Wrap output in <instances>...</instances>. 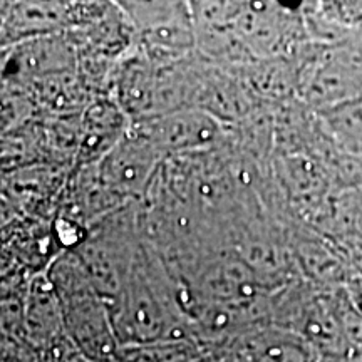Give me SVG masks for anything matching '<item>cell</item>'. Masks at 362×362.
I'll return each mask as SVG.
<instances>
[{"label":"cell","mask_w":362,"mask_h":362,"mask_svg":"<svg viewBox=\"0 0 362 362\" xmlns=\"http://www.w3.org/2000/svg\"><path fill=\"white\" fill-rule=\"evenodd\" d=\"M327 121L339 138L351 149L362 153V98L330 107Z\"/></svg>","instance_id":"cell-12"},{"label":"cell","mask_w":362,"mask_h":362,"mask_svg":"<svg viewBox=\"0 0 362 362\" xmlns=\"http://www.w3.org/2000/svg\"><path fill=\"white\" fill-rule=\"evenodd\" d=\"M143 252L126 275L110 309L117 341L123 347L187 341L189 324L180 302V287L158 275Z\"/></svg>","instance_id":"cell-1"},{"label":"cell","mask_w":362,"mask_h":362,"mask_svg":"<svg viewBox=\"0 0 362 362\" xmlns=\"http://www.w3.org/2000/svg\"><path fill=\"white\" fill-rule=\"evenodd\" d=\"M13 206L12 202L8 200L7 194L2 192V188H0V228L2 226H6L8 221L13 218Z\"/></svg>","instance_id":"cell-14"},{"label":"cell","mask_w":362,"mask_h":362,"mask_svg":"<svg viewBox=\"0 0 362 362\" xmlns=\"http://www.w3.org/2000/svg\"><path fill=\"white\" fill-rule=\"evenodd\" d=\"M297 86L310 103L336 107L362 98L361 45L336 44L307 62Z\"/></svg>","instance_id":"cell-5"},{"label":"cell","mask_w":362,"mask_h":362,"mask_svg":"<svg viewBox=\"0 0 362 362\" xmlns=\"http://www.w3.org/2000/svg\"><path fill=\"white\" fill-rule=\"evenodd\" d=\"M161 160L156 148L129 131L94 168L103 187L119 202H126L144 197Z\"/></svg>","instance_id":"cell-8"},{"label":"cell","mask_w":362,"mask_h":362,"mask_svg":"<svg viewBox=\"0 0 362 362\" xmlns=\"http://www.w3.org/2000/svg\"><path fill=\"white\" fill-rule=\"evenodd\" d=\"M134 34V52L151 64L170 67L197 51L192 4L117 2Z\"/></svg>","instance_id":"cell-3"},{"label":"cell","mask_w":362,"mask_h":362,"mask_svg":"<svg viewBox=\"0 0 362 362\" xmlns=\"http://www.w3.org/2000/svg\"><path fill=\"white\" fill-rule=\"evenodd\" d=\"M107 8V2H11L0 27V49L84 29Z\"/></svg>","instance_id":"cell-4"},{"label":"cell","mask_w":362,"mask_h":362,"mask_svg":"<svg viewBox=\"0 0 362 362\" xmlns=\"http://www.w3.org/2000/svg\"><path fill=\"white\" fill-rule=\"evenodd\" d=\"M361 220H362V216H361Z\"/></svg>","instance_id":"cell-16"},{"label":"cell","mask_w":362,"mask_h":362,"mask_svg":"<svg viewBox=\"0 0 362 362\" xmlns=\"http://www.w3.org/2000/svg\"><path fill=\"white\" fill-rule=\"evenodd\" d=\"M131 131V119L111 96H96L79 116L76 170L96 166Z\"/></svg>","instance_id":"cell-9"},{"label":"cell","mask_w":362,"mask_h":362,"mask_svg":"<svg viewBox=\"0 0 362 362\" xmlns=\"http://www.w3.org/2000/svg\"><path fill=\"white\" fill-rule=\"evenodd\" d=\"M230 29L247 56L274 61L296 42L293 11L274 2H237Z\"/></svg>","instance_id":"cell-6"},{"label":"cell","mask_w":362,"mask_h":362,"mask_svg":"<svg viewBox=\"0 0 362 362\" xmlns=\"http://www.w3.org/2000/svg\"><path fill=\"white\" fill-rule=\"evenodd\" d=\"M131 133L148 141L163 156L183 155L214 146L220 138L221 124L205 111L187 107L136 121L131 124Z\"/></svg>","instance_id":"cell-7"},{"label":"cell","mask_w":362,"mask_h":362,"mask_svg":"<svg viewBox=\"0 0 362 362\" xmlns=\"http://www.w3.org/2000/svg\"><path fill=\"white\" fill-rule=\"evenodd\" d=\"M8 4L11 2H0V27H2V22L6 19V13L8 11Z\"/></svg>","instance_id":"cell-15"},{"label":"cell","mask_w":362,"mask_h":362,"mask_svg":"<svg viewBox=\"0 0 362 362\" xmlns=\"http://www.w3.org/2000/svg\"><path fill=\"white\" fill-rule=\"evenodd\" d=\"M29 112L30 104L21 94L0 93V138L22 129Z\"/></svg>","instance_id":"cell-13"},{"label":"cell","mask_w":362,"mask_h":362,"mask_svg":"<svg viewBox=\"0 0 362 362\" xmlns=\"http://www.w3.org/2000/svg\"><path fill=\"white\" fill-rule=\"evenodd\" d=\"M47 277L62 310L64 330L89 362H121L123 346L117 341L107 300L94 288L72 252L51 265Z\"/></svg>","instance_id":"cell-2"},{"label":"cell","mask_w":362,"mask_h":362,"mask_svg":"<svg viewBox=\"0 0 362 362\" xmlns=\"http://www.w3.org/2000/svg\"><path fill=\"white\" fill-rule=\"evenodd\" d=\"M310 344L296 336L267 339L257 346L250 362H312Z\"/></svg>","instance_id":"cell-11"},{"label":"cell","mask_w":362,"mask_h":362,"mask_svg":"<svg viewBox=\"0 0 362 362\" xmlns=\"http://www.w3.org/2000/svg\"><path fill=\"white\" fill-rule=\"evenodd\" d=\"M22 332L37 352L66 334L61 304L47 275L35 277L30 285L22 309Z\"/></svg>","instance_id":"cell-10"}]
</instances>
